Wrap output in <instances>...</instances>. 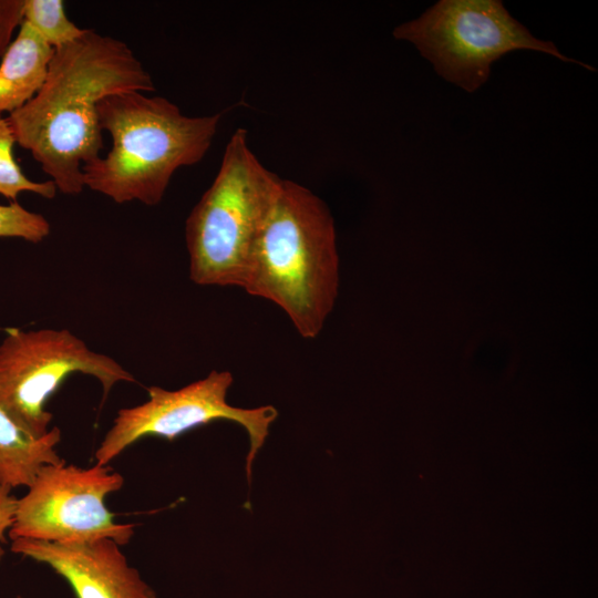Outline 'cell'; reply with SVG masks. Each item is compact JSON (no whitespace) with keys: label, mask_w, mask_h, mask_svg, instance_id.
I'll use <instances>...</instances> for the list:
<instances>
[{"label":"cell","mask_w":598,"mask_h":598,"mask_svg":"<svg viewBox=\"0 0 598 598\" xmlns=\"http://www.w3.org/2000/svg\"><path fill=\"white\" fill-rule=\"evenodd\" d=\"M154 92L151 74L126 43L85 29L75 41L54 49L45 81L8 121L16 142L29 151L56 189H84L83 165L103 147L99 103L127 92Z\"/></svg>","instance_id":"6da1fadb"},{"label":"cell","mask_w":598,"mask_h":598,"mask_svg":"<svg viewBox=\"0 0 598 598\" xmlns=\"http://www.w3.org/2000/svg\"><path fill=\"white\" fill-rule=\"evenodd\" d=\"M285 311L305 339L319 336L339 288L334 219L309 188L281 181L243 287Z\"/></svg>","instance_id":"7a4b0ae2"},{"label":"cell","mask_w":598,"mask_h":598,"mask_svg":"<svg viewBox=\"0 0 598 598\" xmlns=\"http://www.w3.org/2000/svg\"><path fill=\"white\" fill-rule=\"evenodd\" d=\"M97 113L112 147L83 165L84 187L117 204L148 206L162 202L178 168L205 156L221 118V113L186 116L169 100L138 91L104 97Z\"/></svg>","instance_id":"3957f363"},{"label":"cell","mask_w":598,"mask_h":598,"mask_svg":"<svg viewBox=\"0 0 598 598\" xmlns=\"http://www.w3.org/2000/svg\"><path fill=\"white\" fill-rule=\"evenodd\" d=\"M281 181L252 153L247 131L236 130L215 179L186 219L193 282L243 287Z\"/></svg>","instance_id":"277c9868"},{"label":"cell","mask_w":598,"mask_h":598,"mask_svg":"<svg viewBox=\"0 0 598 598\" xmlns=\"http://www.w3.org/2000/svg\"><path fill=\"white\" fill-rule=\"evenodd\" d=\"M393 35L413 43L440 76L468 93L488 80L495 61L515 50L544 52L595 70L535 38L499 0H441L398 25Z\"/></svg>","instance_id":"5b68a950"},{"label":"cell","mask_w":598,"mask_h":598,"mask_svg":"<svg viewBox=\"0 0 598 598\" xmlns=\"http://www.w3.org/2000/svg\"><path fill=\"white\" fill-rule=\"evenodd\" d=\"M73 373L95 378L104 398L116 383L136 382L117 361L68 329H8L0 343V406L27 433L43 437L52 421L45 404Z\"/></svg>","instance_id":"8992f818"},{"label":"cell","mask_w":598,"mask_h":598,"mask_svg":"<svg viewBox=\"0 0 598 598\" xmlns=\"http://www.w3.org/2000/svg\"><path fill=\"white\" fill-rule=\"evenodd\" d=\"M123 484V476L107 465L80 467L63 458L45 464L27 493L17 499L8 537L51 543L111 538L120 546L126 545L135 525L116 522L105 502Z\"/></svg>","instance_id":"52a82bcc"},{"label":"cell","mask_w":598,"mask_h":598,"mask_svg":"<svg viewBox=\"0 0 598 598\" xmlns=\"http://www.w3.org/2000/svg\"><path fill=\"white\" fill-rule=\"evenodd\" d=\"M233 381L229 371L213 370L205 378L177 390L156 385L147 388V401L118 410L95 451L96 464L109 465L143 437L157 436L173 441L198 426L229 421L240 425L248 434L246 474L249 481L252 463L266 442L278 411L272 405L245 409L229 404L227 394Z\"/></svg>","instance_id":"ba28073f"},{"label":"cell","mask_w":598,"mask_h":598,"mask_svg":"<svg viewBox=\"0 0 598 598\" xmlns=\"http://www.w3.org/2000/svg\"><path fill=\"white\" fill-rule=\"evenodd\" d=\"M11 550L53 569L76 598H157L111 538L82 543L16 538Z\"/></svg>","instance_id":"9c48e42d"},{"label":"cell","mask_w":598,"mask_h":598,"mask_svg":"<svg viewBox=\"0 0 598 598\" xmlns=\"http://www.w3.org/2000/svg\"><path fill=\"white\" fill-rule=\"evenodd\" d=\"M53 53L54 49L22 21L0 62V115L19 110L38 93Z\"/></svg>","instance_id":"30bf717a"},{"label":"cell","mask_w":598,"mask_h":598,"mask_svg":"<svg viewBox=\"0 0 598 598\" xmlns=\"http://www.w3.org/2000/svg\"><path fill=\"white\" fill-rule=\"evenodd\" d=\"M60 440L56 426L43 437H33L0 406V484L28 487L43 465L62 460L55 448Z\"/></svg>","instance_id":"8fae6325"},{"label":"cell","mask_w":598,"mask_h":598,"mask_svg":"<svg viewBox=\"0 0 598 598\" xmlns=\"http://www.w3.org/2000/svg\"><path fill=\"white\" fill-rule=\"evenodd\" d=\"M23 22L53 49L75 41L85 31L66 17L62 0H24Z\"/></svg>","instance_id":"7c38bea8"},{"label":"cell","mask_w":598,"mask_h":598,"mask_svg":"<svg viewBox=\"0 0 598 598\" xmlns=\"http://www.w3.org/2000/svg\"><path fill=\"white\" fill-rule=\"evenodd\" d=\"M16 144L8 117L0 115V195L11 202H17L18 196L24 192L47 199L54 198L58 189L51 179L34 182L25 176L14 158Z\"/></svg>","instance_id":"4fadbf2b"},{"label":"cell","mask_w":598,"mask_h":598,"mask_svg":"<svg viewBox=\"0 0 598 598\" xmlns=\"http://www.w3.org/2000/svg\"><path fill=\"white\" fill-rule=\"evenodd\" d=\"M51 231L49 220L41 214L31 212L18 202L0 204V237L20 238L38 244Z\"/></svg>","instance_id":"5bb4252c"},{"label":"cell","mask_w":598,"mask_h":598,"mask_svg":"<svg viewBox=\"0 0 598 598\" xmlns=\"http://www.w3.org/2000/svg\"><path fill=\"white\" fill-rule=\"evenodd\" d=\"M24 0H0V59L23 21Z\"/></svg>","instance_id":"9a60e30c"},{"label":"cell","mask_w":598,"mask_h":598,"mask_svg":"<svg viewBox=\"0 0 598 598\" xmlns=\"http://www.w3.org/2000/svg\"><path fill=\"white\" fill-rule=\"evenodd\" d=\"M12 488L0 484V564L3 559L6 550L2 546L6 543L7 535L12 527L17 499L12 493Z\"/></svg>","instance_id":"2e32d148"},{"label":"cell","mask_w":598,"mask_h":598,"mask_svg":"<svg viewBox=\"0 0 598 598\" xmlns=\"http://www.w3.org/2000/svg\"><path fill=\"white\" fill-rule=\"evenodd\" d=\"M17 598H24V597H22V596H18Z\"/></svg>","instance_id":"e0dca14e"}]
</instances>
